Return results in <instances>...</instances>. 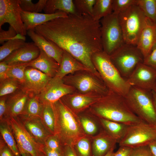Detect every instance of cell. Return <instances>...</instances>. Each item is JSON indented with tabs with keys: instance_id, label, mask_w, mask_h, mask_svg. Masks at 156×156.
I'll return each mask as SVG.
<instances>
[{
	"instance_id": "cell-1",
	"label": "cell",
	"mask_w": 156,
	"mask_h": 156,
	"mask_svg": "<svg viewBox=\"0 0 156 156\" xmlns=\"http://www.w3.org/2000/svg\"><path fill=\"white\" fill-rule=\"evenodd\" d=\"M34 31L69 53L95 76L100 77L92 60L94 54L103 51L100 21L88 15L68 14L38 26Z\"/></svg>"
},
{
	"instance_id": "cell-2",
	"label": "cell",
	"mask_w": 156,
	"mask_h": 156,
	"mask_svg": "<svg viewBox=\"0 0 156 156\" xmlns=\"http://www.w3.org/2000/svg\"><path fill=\"white\" fill-rule=\"evenodd\" d=\"M92 105L99 118L128 126L142 121L132 111L124 96L111 91Z\"/></svg>"
},
{
	"instance_id": "cell-3",
	"label": "cell",
	"mask_w": 156,
	"mask_h": 156,
	"mask_svg": "<svg viewBox=\"0 0 156 156\" xmlns=\"http://www.w3.org/2000/svg\"><path fill=\"white\" fill-rule=\"evenodd\" d=\"M55 134L62 146L74 147L86 135L81 122L70 109L60 100L53 104Z\"/></svg>"
},
{
	"instance_id": "cell-4",
	"label": "cell",
	"mask_w": 156,
	"mask_h": 156,
	"mask_svg": "<svg viewBox=\"0 0 156 156\" xmlns=\"http://www.w3.org/2000/svg\"><path fill=\"white\" fill-rule=\"evenodd\" d=\"M92 60L109 90L125 96L131 86L121 75L109 55L102 51L94 54Z\"/></svg>"
},
{
	"instance_id": "cell-5",
	"label": "cell",
	"mask_w": 156,
	"mask_h": 156,
	"mask_svg": "<svg viewBox=\"0 0 156 156\" xmlns=\"http://www.w3.org/2000/svg\"><path fill=\"white\" fill-rule=\"evenodd\" d=\"M118 16L125 43L136 46L143 29L151 21L137 4L120 12Z\"/></svg>"
},
{
	"instance_id": "cell-6",
	"label": "cell",
	"mask_w": 156,
	"mask_h": 156,
	"mask_svg": "<svg viewBox=\"0 0 156 156\" xmlns=\"http://www.w3.org/2000/svg\"><path fill=\"white\" fill-rule=\"evenodd\" d=\"M151 91L131 86L124 97L131 109L139 118L156 125V112Z\"/></svg>"
},
{
	"instance_id": "cell-7",
	"label": "cell",
	"mask_w": 156,
	"mask_h": 156,
	"mask_svg": "<svg viewBox=\"0 0 156 156\" xmlns=\"http://www.w3.org/2000/svg\"><path fill=\"white\" fill-rule=\"evenodd\" d=\"M109 55L121 75L126 80L137 66L143 63L144 59L136 46L125 43Z\"/></svg>"
},
{
	"instance_id": "cell-8",
	"label": "cell",
	"mask_w": 156,
	"mask_h": 156,
	"mask_svg": "<svg viewBox=\"0 0 156 156\" xmlns=\"http://www.w3.org/2000/svg\"><path fill=\"white\" fill-rule=\"evenodd\" d=\"M103 51L109 55L125 43L118 14L112 13L100 20Z\"/></svg>"
},
{
	"instance_id": "cell-9",
	"label": "cell",
	"mask_w": 156,
	"mask_h": 156,
	"mask_svg": "<svg viewBox=\"0 0 156 156\" xmlns=\"http://www.w3.org/2000/svg\"><path fill=\"white\" fill-rule=\"evenodd\" d=\"M156 140V125L143 121L128 126L120 146L132 148L148 145Z\"/></svg>"
},
{
	"instance_id": "cell-10",
	"label": "cell",
	"mask_w": 156,
	"mask_h": 156,
	"mask_svg": "<svg viewBox=\"0 0 156 156\" xmlns=\"http://www.w3.org/2000/svg\"><path fill=\"white\" fill-rule=\"evenodd\" d=\"M10 125L20 152L31 156H40L42 145L38 143L27 131L18 117L7 119Z\"/></svg>"
},
{
	"instance_id": "cell-11",
	"label": "cell",
	"mask_w": 156,
	"mask_h": 156,
	"mask_svg": "<svg viewBox=\"0 0 156 156\" xmlns=\"http://www.w3.org/2000/svg\"><path fill=\"white\" fill-rule=\"evenodd\" d=\"M62 79L65 83L73 86L83 94L94 93L104 96L110 91L102 79L88 74L66 76Z\"/></svg>"
},
{
	"instance_id": "cell-12",
	"label": "cell",
	"mask_w": 156,
	"mask_h": 156,
	"mask_svg": "<svg viewBox=\"0 0 156 156\" xmlns=\"http://www.w3.org/2000/svg\"><path fill=\"white\" fill-rule=\"evenodd\" d=\"M19 0H0V28L8 23L17 34L25 36L27 34L22 20Z\"/></svg>"
},
{
	"instance_id": "cell-13",
	"label": "cell",
	"mask_w": 156,
	"mask_h": 156,
	"mask_svg": "<svg viewBox=\"0 0 156 156\" xmlns=\"http://www.w3.org/2000/svg\"><path fill=\"white\" fill-rule=\"evenodd\" d=\"M74 90L73 86L65 83L62 79L55 76L51 79L42 91L37 95L44 104H53Z\"/></svg>"
},
{
	"instance_id": "cell-14",
	"label": "cell",
	"mask_w": 156,
	"mask_h": 156,
	"mask_svg": "<svg viewBox=\"0 0 156 156\" xmlns=\"http://www.w3.org/2000/svg\"><path fill=\"white\" fill-rule=\"evenodd\" d=\"M127 80L131 86L151 91L156 81V70L140 63Z\"/></svg>"
},
{
	"instance_id": "cell-15",
	"label": "cell",
	"mask_w": 156,
	"mask_h": 156,
	"mask_svg": "<svg viewBox=\"0 0 156 156\" xmlns=\"http://www.w3.org/2000/svg\"><path fill=\"white\" fill-rule=\"evenodd\" d=\"M52 78L40 70L27 67L25 72L24 81L21 89L30 95H38Z\"/></svg>"
},
{
	"instance_id": "cell-16",
	"label": "cell",
	"mask_w": 156,
	"mask_h": 156,
	"mask_svg": "<svg viewBox=\"0 0 156 156\" xmlns=\"http://www.w3.org/2000/svg\"><path fill=\"white\" fill-rule=\"evenodd\" d=\"M40 53V49L34 42H26L3 61L9 65L28 63L36 59Z\"/></svg>"
},
{
	"instance_id": "cell-17",
	"label": "cell",
	"mask_w": 156,
	"mask_h": 156,
	"mask_svg": "<svg viewBox=\"0 0 156 156\" xmlns=\"http://www.w3.org/2000/svg\"><path fill=\"white\" fill-rule=\"evenodd\" d=\"M26 129L38 143L44 145L47 139L52 135L43 124L40 117L18 116Z\"/></svg>"
},
{
	"instance_id": "cell-18",
	"label": "cell",
	"mask_w": 156,
	"mask_h": 156,
	"mask_svg": "<svg viewBox=\"0 0 156 156\" xmlns=\"http://www.w3.org/2000/svg\"><path fill=\"white\" fill-rule=\"evenodd\" d=\"M70 94L63 97L60 100L69 108L71 107L73 110L77 111L91 106L103 96L94 93Z\"/></svg>"
},
{
	"instance_id": "cell-19",
	"label": "cell",
	"mask_w": 156,
	"mask_h": 156,
	"mask_svg": "<svg viewBox=\"0 0 156 156\" xmlns=\"http://www.w3.org/2000/svg\"><path fill=\"white\" fill-rule=\"evenodd\" d=\"M27 34L40 49L60 64L64 50L56 44L36 33L34 30L27 31Z\"/></svg>"
},
{
	"instance_id": "cell-20",
	"label": "cell",
	"mask_w": 156,
	"mask_h": 156,
	"mask_svg": "<svg viewBox=\"0 0 156 156\" xmlns=\"http://www.w3.org/2000/svg\"><path fill=\"white\" fill-rule=\"evenodd\" d=\"M68 14L61 11H57L51 14L31 12L23 11L21 13L22 20L27 31L34 30L38 26L56 18L65 17Z\"/></svg>"
},
{
	"instance_id": "cell-21",
	"label": "cell",
	"mask_w": 156,
	"mask_h": 156,
	"mask_svg": "<svg viewBox=\"0 0 156 156\" xmlns=\"http://www.w3.org/2000/svg\"><path fill=\"white\" fill-rule=\"evenodd\" d=\"M29 95L21 89L8 95L5 120L18 117L22 114Z\"/></svg>"
},
{
	"instance_id": "cell-22",
	"label": "cell",
	"mask_w": 156,
	"mask_h": 156,
	"mask_svg": "<svg viewBox=\"0 0 156 156\" xmlns=\"http://www.w3.org/2000/svg\"><path fill=\"white\" fill-rule=\"evenodd\" d=\"M79 71L91 72L82 63L69 53L64 51L61 62L55 76L62 79L68 74Z\"/></svg>"
},
{
	"instance_id": "cell-23",
	"label": "cell",
	"mask_w": 156,
	"mask_h": 156,
	"mask_svg": "<svg viewBox=\"0 0 156 156\" xmlns=\"http://www.w3.org/2000/svg\"><path fill=\"white\" fill-rule=\"evenodd\" d=\"M38 57L28 63V66L37 69L51 78L55 76L60 65L41 49Z\"/></svg>"
},
{
	"instance_id": "cell-24",
	"label": "cell",
	"mask_w": 156,
	"mask_h": 156,
	"mask_svg": "<svg viewBox=\"0 0 156 156\" xmlns=\"http://www.w3.org/2000/svg\"><path fill=\"white\" fill-rule=\"evenodd\" d=\"M155 26L151 22L148 23L143 29L138 40L136 46L144 58L156 42Z\"/></svg>"
},
{
	"instance_id": "cell-25",
	"label": "cell",
	"mask_w": 156,
	"mask_h": 156,
	"mask_svg": "<svg viewBox=\"0 0 156 156\" xmlns=\"http://www.w3.org/2000/svg\"><path fill=\"white\" fill-rule=\"evenodd\" d=\"M116 141L104 130L94 138L93 144V156H104L114 149Z\"/></svg>"
},
{
	"instance_id": "cell-26",
	"label": "cell",
	"mask_w": 156,
	"mask_h": 156,
	"mask_svg": "<svg viewBox=\"0 0 156 156\" xmlns=\"http://www.w3.org/2000/svg\"><path fill=\"white\" fill-rule=\"evenodd\" d=\"M44 11L46 14L61 11L68 14L77 13L73 0H47Z\"/></svg>"
},
{
	"instance_id": "cell-27",
	"label": "cell",
	"mask_w": 156,
	"mask_h": 156,
	"mask_svg": "<svg viewBox=\"0 0 156 156\" xmlns=\"http://www.w3.org/2000/svg\"><path fill=\"white\" fill-rule=\"evenodd\" d=\"M99 119L104 130L119 143L125 135L128 125L103 118Z\"/></svg>"
},
{
	"instance_id": "cell-28",
	"label": "cell",
	"mask_w": 156,
	"mask_h": 156,
	"mask_svg": "<svg viewBox=\"0 0 156 156\" xmlns=\"http://www.w3.org/2000/svg\"><path fill=\"white\" fill-rule=\"evenodd\" d=\"M1 136L12 152L14 156H20L15 138L7 119L0 121Z\"/></svg>"
},
{
	"instance_id": "cell-29",
	"label": "cell",
	"mask_w": 156,
	"mask_h": 156,
	"mask_svg": "<svg viewBox=\"0 0 156 156\" xmlns=\"http://www.w3.org/2000/svg\"><path fill=\"white\" fill-rule=\"evenodd\" d=\"M44 106V104L40 101L37 95H30L21 115L41 118Z\"/></svg>"
},
{
	"instance_id": "cell-30",
	"label": "cell",
	"mask_w": 156,
	"mask_h": 156,
	"mask_svg": "<svg viewBox=\"0 0 156 156\" xmlns=\"http://www.w3.org/2000/svg\"><path fill=\"white\" fill-rule=\"evenodd\" d=\"M113 0H96L94 5L92 17L96 21L112 13Z\"/></svg>"
},
{
	"instance_id": "cell-31",
	"label": "cell",
	"mask_w": 156,
	"mask_h": 156,
	"mask_svg": "<svg viewBox=\"0 0 156 156\" xmlns=\"http://www.w3.org/2000/svg\"><path fill=\"white\" fill-rule=\"evenodd\" d=\"M41 118L48 130L54 135L55 118L53 104H44Z\"/></svg>"
},
{
	"instance_id": "cell-32",
	"label": "cell",
	"mask_w": 156,
	"mask_h": 156,
	"mask_svg": "<svg viewBox=\"0 0 156 156\" xmlns=\"http://www.w3.org/2000/svg\"><path fill=\"white\" fill-rule=\"evenodd\" d=\"M25 40L12 39L6 42L0 47V61L3 60L13 52L24 45Z\"/></svg>"
},
{
	"instance_id": "cell-33",
	"label": "cell",
	"mask_w": 156,
	"mask_h": 156,
	"mask_svg": "<svg viewBox=\"0 0 156 156\" xmlns=\"http://www.w3.org/2000/svg\"><path fill=\"white\" fill-rule=\"evenodd\" d=\"M137 4L145 16L156 25V0H137Z\"/></svg>"
},
{
	"instance_id": "cell-34",
	"label": "cell",
	"mask_w": 156,
	"mask_h": 156,
	"mask_svg": "<svg viewBox=\"0 0 156 156\" xmlns=\"http://www.w3.org/2000/svg\"><path fill=\"white\" fill-rule=\"evenodd\" d=\"M0 82V97L11 94L21 89V84L12 78H7Z\"/></svg>"
},
{
	"instance_id": "cell-35",
	"label": "cell",
	"mask_w": 156,
	"mask_h": 156,
	"mask_svg": "<svg viewBox=\"0 0 156 156\" xmlns=\"http://www.w3.org/2000/svg\"><path fill=\"white\" fill-rule=\"evenodd\" d=\"M28 63L9 65L7 73V78L14 79L19 82L21 84L24 81L25 72L28 66Z\"/></svg>"
},
{
	"instance_id": "cell-36",
	"label": "cell",
	"mask_w": 156,
	"mask_h": 156,
	"mask_svg": "<svg viewBox=\"0 0 156 156\" xmlns=\"http://www.w3.org/2000/svg\"><path fill=\"white\" fill-rule=\"evenodd\" d=\"M96 0H74L73 2L77 13L92 16L93 8Z\"/></svg>"
},
{
	"instance_id": "cell-37",
	"label": "cell",
	"mask_w": 156,
	"mask_h": 156,
	"mask_svg": "<svg viewBox=\"0 0 156 156\" xmlns=\"http://www.w3.org/2000/svg\"><path fill=\"white\" fill-rule=\"evenodd\" d=\"M21 7L23 11L39 13L42 10V5L39 1L34 3L31 0H19Z\"/></svg>"
},
{
	"instance_id": "cell-38",
	"label": "cell",
	"mask_w": 156,
	"mask_h": 156,
	"mask_svg": "<svg viewBox=\"0 0 156 156\" xmlns=\"http://www.w3.org/2000/svg\"><path fill=\"white\" fill-rule=\"evenodd\" d=\"M137 2V0H113L112 12L118 14Z\"/></svg>"
},
{
	"instance_id": "cell-39",
	"label": "cell",
	"mask_w": 156,
	"mask_h": 156,
	"mask_svg": "<svg viewBox=\"0 0 156 156\" xmlns=\"http://www.w3.org/2000/svg\"><path fill=\"white\" fill-rule=\"evenodd\" d=\"M75 145L79 156H90V144L88 140L85 137L80 140Z\"/></svg>"
},
{
	"instance_id": "cell-40",
	"label": "cell",
	"mask_w": 156,
	"mask_h": 156,
	"mask_svg": "<svg viewBox=\"0 0 156 156\" xmlns=\"http://www.w3.org/2000/svg\"><path fill=\"white\" fill-rule=\"evenodd\" d=\"M44 145L50 149L61 153L62 146L59 139L55 135L49 136L45 141Z\"/></svg>"
},
{
	"instance_id": "cell-41",
	"label": "cell",
	"mask_w": 156,
	"mask_h": 156,
	"mask_svg": "<svg viewBox=\"0 0 156 156\" xmlns=\"http://www.w3.org/2000/svg\"><path fill=\"white\" fill-rule=\"evenodd\" d=\"M81 126L85 132L89 135H93L97 131L96 124L92 120L86 117H82L80 121Z\"/></svg>"
},
{
	"instance_id": "cell-42",
	"label": "cell",
	"mask_w": 156,
	"mask_h": 156,
	"mask_svg": "<svg viewBox=\"0 0 156 156\" xmlns=\"http://www.w3.org/2000/svg\"><path fill=\"white\" fill-rule=\"evenodd\" d=\"M17 34L15 30L10 26L7 30L0 28V44H3L9 40L14 39Z\"/></svg>"
},
{
	"instance_id": "cell-43",
	"label": "cell",
	"mask_w": 156,
	"mask_h": 156,
	"mask_svg": "<svg viewBox=\"0 0 156 156\" xmlns=\"http://www.w3.org/2000/svg\"><path fill=\"white\" fill-rule=\"evenodd\" d=\"M143 63L156 70V42L144 58Z\"/></svg>"
},
{
	"instance_id": "cell-44",
	"label": "cell",
	"mask_w": 156,
	"mask_h": 156,
	"mask_svg": "<svg viewBox=\"0 0 156 156\" xmlns=\"http://www.w3.org/2000/svg\"><path fill=\"white\" fill-rule=\"evenodd\" d=\"M130 156H153L148 145L133 148Z\"/></svg>"
},
{
	"instance_id": "cell-45",
	"label": "cell",
	"mask_w": 156,
	"mask_h": 156,
	"mask_svg": "<svg viewBox=\"0 0 156 156\" xmlns=\"http://www.w3.org/2000/svg\"><path fill=\"white\" fill-rule=\"evenodd\" d=\"M0 156H14L12 151L8 147L3 138H0Z\"/></svg>"
},
{
	"instance_id": "cell-46",
	"label": "cell",
	"mask_w": 156,
	"mask_h": 156,
	"mask_svg": "<svg viewBox=\"0 0 156 156\" xmlns=\"http://www.w3.org/2000/svg\"><path fill=\"white\" fill-rule=\"evenodd\" d=\"M8 95L0 97V121L5 120L7 109L6 100Z\"/></svg>"
},
{
	"instance_id": "cell-47",
	"label": "cell",
	"mask_w": 156,
	"mask_h": 156,
	"mask_svg": "<svg viewBox=\"0 0 156 156\" xmlns=\"http://www.w3.org/2000/svg\"><path fill=\"white\" fill-rule=\"evenodd\" d=\"M10 66L5 62L2 61L0 63V82H1L7 77V73Z\"/></svg>"
},
{
	"instance_id": "cell-48",
	"label": "cell",
	"mask_w": 156,
	"mask_h": 156,
	"mask_svg": "<svg viewBox=\"0 0 156 156\" xmlns=\"http://www.w3.org/2000/svg\"><path fill=\"white\" fill-rule=\"evenodd\" d=\"M73 148L67 145L62 146L61 156H78Z\"/></svg>"
},
{
	"instance_id": "cell-49",
	"label": "cell",
	"mask_w": 156,
	"mask_h": 156,
	"mask_svg": "<svg viewBox=\"0 0 156 156\" xmlns=\"http://www.w3.org/2000/svg\"><path fill=\"white\" fill-rule=\"evenodd\" d=\"M133 148L125 146H120L114 156H130Z\"/></svg>"
},
{
	"instance_id": "cell-50",
	"label": "cell",
	"mask_w": 156,
	"mask_h": 156,
	"mask_svg": "<svg viewBox=\"0 0 156 156\" xmlns=\"http://www.w3.org/2000/svg\"><path fill=\"white\" fill-rule=\"evenodd\" d=\"M41 149L44 156H61V153L50 149L44 145H42Z\"/></svg>"
},
{
	"instance_id": "cell-51",
	"label": "cell",
	"mask_w": 156,
	"mask_h": 156,
	"mask_svg": "<svg viewBox=\"0 0 156 156\" xmlns=\"http://www.w3.org/2000/svg\"><path fill=\"white\" fill-rule=\"evenodd\" d=\"M148 146L153 155L154 156H156V140L151 143Z\"/></svg>"
},
{
	"instance_id": "cell-52",
	"label": "cell",
	"mask_w": 156,
	"mask_h": 156,
	"mask_svg": "<svg viewBox=\"0 0 156 156\" xmlns=\"http://www.w3.org/2000/svg\"><path fill=\"white\" fill-rule=\"evenodd\" d=\"M153 104L156 112V93L153 90L151 91Z\"/></svg>"
},
{
	"instance_id": "cell-53",
	"label": "cell",
	"mask_w": 156,
	"mask_h": 156,
	"mask_svg": "<svg viewBox=\"0 0 156 156\" xmlns=\"http://www.w3.org/2000/svg\"><path fill=\"white\" fill-rule=\"evenodd\" d=\"M114 149H113L111 150L104 156H114L115 153L114 151Z\"/></svg>"
},
{
	"instance_id": "cell-54",
	"label": "cell",
	"mask_w": 156,
	"mask_h": 156,
	"mask_svg": "<svg viewBox=\"0 0 156 156\" xmlns=\"http://www.w3.org/2000/svg\"><path fill=\"white\" fill-rule=\"evenodd\" d=\"M20 154L21 156H31L30 154L27 153H21Z\"/></svg>"
},
{
	"instance_id": "cell-55",
	"label": "cell",
	"mask_w": 156,
	"mask_h": 156,
	"mask_svg": "<svg viewBox=\"0 0 156 156\" xmlns=\"http://www.w3.org/2000/svg\"><path fill=\"white\" fill-rule=\"evenodd\" d=\"M152 90L155 93H156V81L154 84Z\"/></svg>"
},
{
	"instance_id": "cell-56",
	"label": "cell",
	"mask_w": 156,
	"mask_h": 156,
	"mask_svg": "<svg viewBox=\"0 0 156 156\" xmlns=\"http://www.w3.org/2000/svg\"><path fill=\"white\" fill-rule=\"evenodd\" d=\"M40 156H44V155L43 153H42L41 154Z\"/></svg>"
},
{
	"instance_id": "cell-57",
	"label": "cell",
	"mask_w": 156,
	"mask_h": 156,
	"mask_svg": "<svg viewBox=\"0 0 156 156\" xmlns=\"http://www.w3.org/2000/svg\"><path fill=\"white\" fill-rule=\"evenodd\" d=\"M155 32H156V25H155Z\"/></svg>"
},
{
	"instance_id": "cell-58",
	"label": "cell",
	"mask_w": 156,
	"mask_h": 156,
	"mask_svg": "<svg viewBox=\"0 0 156 156\" xmlns=\"http://www.w3.org/2000/svg\"><path fill=\"white\" fill-rule=\"evenodd\" d=\"M153 156H154L153 155Z\"/></svg>"
}]
</instances>
